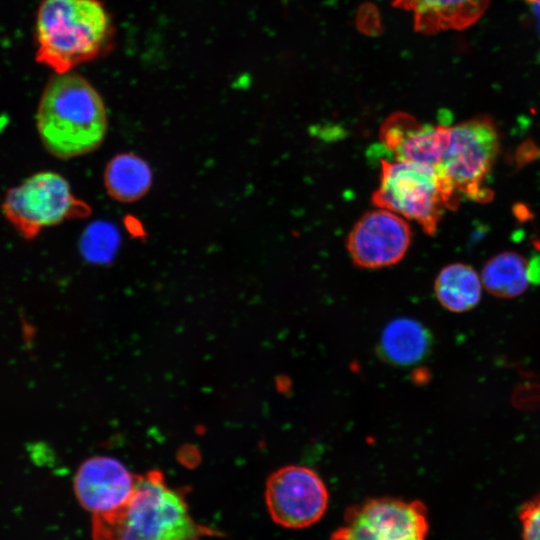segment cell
I'll use <instances>...</instances> for the list:
<instances>
[{
    "instance_id": "7c38bea8",
    "label": "cell",
    "mask_w": 540,
    "mask_h": 540,
    "mask_svg": "<svg viewBox=\"0 0 540 540\" xmlns=\"http://www.w3.org/2000/svg\"><path fill=\"white\" fill-rule=\"evenodd\" d=\"M410 11L419 32L433 34L462 30L475 24L486 12L490 0H393Z\"/></svg>"
},
{
    "instance_id": "3957f363",
    "label": "cell",
    "mask_w": 540,
    "mask_h": 540,
    "mask_svg": "<svg viewBox=\"0 0 540 540\" xmlns=\"http://www.w3.org/2000/svg\"><path fill=\"white\" fill-rule=\"evenodd\" d=\"M110 16L99 0H43L36 20L38 62L57 74L71 72L107 47Z\"/></svg>"
},
{
    "instance_id": "5bb4252c",
    "label": "cell",
    "mask_w": 540,
    "mask_h": 540,
    "mask_svg": "<svg viewBox=\"0 0 540 540\" xmlns=\"http://www.w3.org/2000/svg\"><path fill=\"white\" fill-rule=\"evenodd\" d=\"M107 193L115 200L129 203L141 199L152 185L148 163L133 153L113 157L104 171Z\"/></svg>"
},
{
    "instance_id": "9a60e30c",
    "label": "cell",
    "mask_w": 540,
    "mask_h": 540,
    "mask_svg": "<svg viewBox=\"0 0 540 540\" xmlns=\"http://www.w3.org/2000/svg\"><path fill=\"white\" fill-rule=\"evenodd\" d=\"M434 291L444 308L451 312H465L475 307L480 300V277L469 265L449 264L438 273Z\"/></svg>"
},
{
    "instance_id": "4fadbf2b",
    "label": "cell",
    "mask_w": 540,
    "mask_h": 540,
    "mask_svg": "<svg viewBox=\"0 0 540 540\" xmlns=\"http://www.w3.org/2000/svg\"><path fill=\"white\" fill-rule=\"evenodd\" d=\"M431 346V335L418 321L400 318L391 321L383 330L380 352L387 361L401 366L422 360Z\"/></svg>"
},
{
    "instance_id": "52a82bcc",
    "label": "cell",
    "mask_w": 540,
    "mask_h": 540,
    "mask_svg": "<svg viewBox=\"0 0 540 540\" xmlns=\"http://www.w3.org/2000/svg\"><path fill=\"white\" fill-rule=\"evenodd\" d=\"M428 531L422 502L378 497L348 508L331 540H427Z\"/></svg>"
},
{
    "instance_id": "e0dca14e",
    "label": "cell",
    "mask_w": 540,
    "mask_h": 540,
    "mask_svg": "<svg viewBox=\"0 0 540 540\" xmlns=\"http://www.w3.org/2000/svg\"><path fill=\"white\" fill-rule=\"evenodd\" d=\"M519 519L523 540H540V494L523 504Z\"/></svg>"
},
{
    "instance_id": "8992f818",
    "label": "cell",
    "mask_w": 540,
    "mask_h": 540,
    "mask_svg": "<svg viewBox=\"0 0 540 540\" xmlns=\"http://www.w3.org/2000/svg\"><path fill=\"white\" fill-rule=\"evenodd\" d=\"M499 134L493 120L478 116L450 128V139L438 171L458 195L474 201H488L492 192L485 187L499 152Z\"/></svg>"
},
{
    "instance_id": "30bf717a",
    "label": "cell",
    "mask_w": 540,
    "mask_h": 540,
    "mask_svg": "<svg viewBox=\"0 0 540 540\" xmlns=\"http://www.w3.org/2000/svg\"><path fill=\"white\" fill-rule=\"evenodd\" d=\"M136 481L137 476L118 459L94 456L79 466L74 492L79 504L92 516L105 515L126 504Z\"/></svg>"
},
{
    "instance_id": "ba28073f",
    "label": "cell",
    "mask_w": 540,
    "mask_h": 540,
    "mask_svg": "<svg viewBox=\"0 0 540 540\" xmlns=\"http://www.w3.org/2000/svg\"><path fill=\"white\" fill-rule=\"evenodd\" d=\"M329 494L322 478L311 468L287 465L274 471L265 486V503L272 520L281 527L301 529L325 514Z\"/></svg>"
},
{
    "instance_id": "2e32d148",
    "label": "cell",
    "mask_w": 540,
    "mask_h": 540,
    "mask_svg": "<svg viewBox=\"0 0 540 540\" xmlns=\"http://www.w3.org/2000/svg\"><path fill=\"white\" fill-rule=\"evenodd\" d=\"M481 279L492 295L500 298L517 297L531 282L530 262L517 252H502L486 262Z\"/></svg>"
},
{
    "instance_id": "7a4b0ae2",
    "label": "cell",
    "mask_w": 540,
    "mask_h": 540,
    "mask_svg": "<svg viewBox=\"0 0 540 540\" xmlns=\"http://www.w3.org/2000/svg\"><path fill=\"white\" fill-rule=\"evenodd\" d=\"M36 125L51 155L72 159L102 145L108 130L107 110L87 79L73 72L56 73L40 98Z\"/></svg>"
},
{
    "instance_id": "5b68a950",
    "label": "cell",
    "mask_w": 540,
    "mask_h": 540,
    "mask_svg": "<svg viewBox=\"0 0 540 540\" xmlns=\"http://www.w3.org/2000/svg\"><path fill=\"white\" fill-rule=\"evenodd\" d=\"M1 208L6 220L25 239L88 212V207L74 196L69 182L52 171L35 173L10 188Z\"/></svg>"
},
{
    "instance_id": "ac0fdd59",
    "label": "cell",
    "mask_w": 540,
    "mask_h": 540,
    "mask_svg": "<svg viewBox=\"0 0 540 540\" xmlns=\"http://www.w3.org/2000/svg\"><path fill=\"white\" fill-rule=\"evenodd\" d=\"M531 6L533 7V11H534L535 15L539 19V26H540V0H538L537 2L532 4Z\"/></svg>"
},
{
    "instance_id": "277c9868",
    "label": "cell",
    "mask_w": 540,
    "mask_h": 540,
    "mask_svg": "<svg viewBox=\"0 0 540 540\" xmlns=\"http://www.w3.org/2000/svg\"><path fill=\"white\" fill-rule=\"evenodd\" d=\"M372 203L416 221L426 234L434 235L445 210L457 208L459 195L450 181L431 166L383 160Z\"/></svg>"
},
{
    "instance_id": "ffe728a7",
    "label": "cell",
    "mask_w": 540,
    "mask_h": 540,
    "mask_svg": "<svg viewBox=\"0 0 540 540\" xmlns=\"http://www.w3.org/2000/svg\"><path fill=\"white\" fill-rule=\"evenodd\" d=\"M534 244L535 247L540 251V240L536 241Z\"/></svg>"
},
{
    "instance_id": "9c48e42d",
    "label": "cell",
    "mask_w": 540,
    "mask_h": 540,
    "mask_svg": "<svg viewBox=\"0 0 540 540\" xmlns=\"http://www.w3.org/2000/svg\"><path fill=\"white\" fill-rule=\"evenodd\" d=\"M409 224L400 215L383 208L365 213L353 226L347 249L353 263L378 269L398 263L411 243Z\"/></svg>"
},
{
    "instance_id": "6da1fadb",
    "label": "cell",
    "mask_w": 540,
    "mask_h": 540,
    "mask_svg": "<svg viewBox=\"0 0 540 540\" xmlns=\"http://www.w3.org/2000/svg\"><path fill=\"white\" fill-rule=\"evenodd\" d=\"M212 533L194 520L184 494L157 470L137 476L124 506L92 516L93 540H200Z\"/></svg>"
},
{
    "instance_id": "d6986e66",
    "label": "cell",
    "mask_w": 540,
    "mask_h": 540,
    "mask_svg": "<svg viewBox=\"0 0 540 540\" xmlns=\"http://www.w3.org/2000/svg\"><path fill=\"white\" fill-rule=\"evenodd\" d=\"M526 3H528L529 5H532L534 4L535 2H537L538 0H524Z\"/></svg>"
},
{
    "instance_id": "8fae6325",
    "label": "cell",
    "mask_w": 540,
    "mask_h": 540,
    "mask_svg": "<svg viewBox=\"0 0 540 540\" xmlns=\"http://www.w3.org/2000/svg\"><path fill=\"white\" fill-rule=\"evenodd\" d=\"M450 128L445 124H424L408 113L396 112L382 123L379 138L395 160L438 169L449 143Z\"/></svg>"
}]
</instances>
